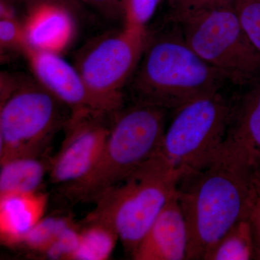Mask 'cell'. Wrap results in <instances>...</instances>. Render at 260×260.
<instances>
[{
  "mask_svg": "<svg viewBox=\"0 0 260 260\" xmlns=\"http://www.w3.org/2000/svg\"><path fill=\"white\" fill-rule=\"evenodd\" d=\"M222 150L252 168L260 179V76L233 106Z\"/></svg>",
  "mask_w": 260,
  "mask_h": 260,
  "instance_id": "8fae6325",
  "label": "cell"
},
{
  "mask_svg": "<svg viewBox=\"0 0 260 260\" xmlns=\"http://www.w3.org/2000/svg\"><path fill=\"white\" fill-rule=\"evenodd\" d=\"M181 174L157 153L94 200L85 220L107 224L131 256L176 194Z\"/></svg>",
  "mask_w": 260,
  "mask_h": 260,
  "instance_id": "277c9868",
  "label": "cell"
},
{
  "mask_svg": "<svg viewBox=\"0 0 260 260\" xmlns=\"http://www.w3.org/2000/svg\"><path fill=\"white\" fill-rule=\"evenodd\" d=\"M239 0H169L172 19L200 10L234 7Z\"/></svg>",
  "mask_w": 260,
  "mask_h": 260,
  "instance_id": "603a6c76",
  "label": "cell"
},
{
  "mask_svg": "<svg viewBox=\"0 0 260 260\" xmlns=\"http://www.w3.org/2000/svg\"><path fill=\"white\" fill-rule=\"evenodd\" d=\"M80 225L73 222L65 228L43 255L49 259H71L79 245Z\"/></svg>",
  "mask_w": 260,
  "mask_h": 260,
  "instance_id": "44dd1931",
  "label": "cell"
},
{
  "mask_svg": "<svg viewBox=\"0 0 260 260\" xmlns=\"http://www.w3.org/2000/svg\"><path fill=\"white\" fill-rule=\"evenodd\" d=\"M118 241L117 234L107 224L84 220L80 225L79 245L71 259H108L112 255Z\"/></svg>",
  "mask_w": 260,
  "mask_h": 260,
  "instance_id": "e0dca14e",
  "label": "cell"
},
{
  "mask_svg": "<svg viewBox=\"0 0 260 260\" xmlns=\"http://www.w3.org/2000/svg\"><path fill=\"white\" fill-rule=\"evenodd\" d=\"M172 20L188 46L227 80L245 85L260 76V53L248 39L234 7L200 10Z\"/></svg>",
  "mask_w": 260,
  "mask_h": 260,
  "instance_id": "8992f818",
  "label": "cell"
},
{
  "mask_svg": "<svg viewBox=\"0 0 260 260\" xmlns=\"http://www.w3.org/2000/svg\"><path fill=\"white\" fill-rule=\"evenodd\" d=\"M23 54L34 78L70 112L90 110L112 114L90 91L75 65L65 61L60 54L27 47Z\"/></svg>",
  "mask_w": 260,
  "mask_h": 260,
  "instance_id": "30bf717a",
  "label": "cell"
},
{
  "mask_svg": "<svg viewBox=\"0 0 260 260\" xmlns=\"http://www.w3.org/2000/svg\"><path fill=\"white\" fill-rule=\"evenodd\" d=\"M162 0H122L121 15L124 27L147 30L149 23Z\"/></svg>",
  "mask_w": 260,
  "mask_h": 260,
  "instance_id": "d6986e66",
  "label": "cell"
},
{
  "mask_svg": "<svg viewBox=\"0 0 260 260\" xmlns=\"http://www.w3.org/2000/svg\"><path fill=\"white\" fill-rule=\"evenodd\" d=\"M234 8L248 39L260 53V0H239Z\"/></svg>",
  "mask_w": 260,
  "mask_h": 260,
  "instance_id": "ffe728a7",
  "label": "cell"
},
{
  "mask_svg": "<svg viewBox=\"0 0 260 260\" xmlns=\"http://www.w3.org/2000/svg\"><path fill=\"white\" fill-rule=\"evenodd\" d=\"M232 107L218 91L176 109L158 153L181 177L208 167L221 153Z\"/></svg>",
  "mask_w": 260,
  "mask_h": 260,
  "instance_id": "52a82bcc",
  "label": "cell"
},
{
  "mask_svg": "<svg viewBox=\"0 0 260 260\" xmlns=\"http://www.w3.org/2000/svg\"><path fill=\"white\" fill-rule=\"evenodd\" d=\"M251 224L255 232L256 238L260 244V186L258 189L257 194L251 207L249 214Z\"/></svg>",
  "mask_w": 260,
  "mask_h": 260,
  "instance_id": "d4e9b609",
  "label": "cell"
},
{
  "mask_svg": "<svg viewBox=\"0 0 260 260\" xmlns=\"http://www.w3.org/2000/svg\"><path fill=\"white\" fill-rule=\"evenodd\" d=\"M259 186H260V181H259Z\"/></svg>",
  "mask_w": 260,
  "mask_h": 260,
  "instance_id": "4316f807",
  "label": "cell"
},
{
  "mask_svg": "<svg viewBox=\"0 0 260 260\" xmlns=\"http://www.w3.org/2000/svg\"><path fill=\"white\" fill-rule=\"evenodd\" d=\"M203 260H260V244L249 215L239 220Z\"/></svg>",
  "mask_w": 260,
  "mask_h": 260,
  "instance_id": "2e32d148",
  "label": "cell"
},
{
  "mask_svg": "<svg viewBox=\"0 0 260 260\" xmlns=\"http://www.w3.org/2000/svg\"><path fill=\"white\" fill-rule=\"evenodd\" d=\"M255 171L221 151L208 167L181 177L177 197L187 225L186 260H203L222 237L248 216L257 194Z\"/></svg>",
  "mask_w": 260,
  "mask_h": 260,
  "instance_id": "6da1fadb",
  "label": "cell"
},
{
  "mask_svg": "<svg viewBox=\"0 0 260 260\" xmlns=\"http://www.w3.org/2000/svg\"><path fill=\"white\" fill-rule=\"evenodd\" d=\"M20 1L26 3L29 7L34 5L42 4V3H52V4L62 5L74 13L75 10L79 9L82 0H20Z\"/></svg>",
  "mask_w": 260,
  "mask_h": 260,
  "instance_id": "484cf974",
  "label": "cell"
},
{
  "mask_svg": "<svg viewBox=\"0 0 260 260\" xmlns=\"http://www.w3.org/2000/svg\"><path fill=\"white\" fill-rule=\"evenodd\" d=\"M188 243L177 191L130 256L135 260H186Z\"/></svg>",
  "mask_w": 260,
  "mask_h": 260,
  "instance_id": "7c38bea8",
  "label": "cell"
},
{
  "mask_svg": "<svg viewBox=\"0 0 260 260\" xmlns=\"http://www.w3.org/2000/svg\"><path fill=\"white\" fill-rule=\"evenodd\" d=\"M46 153L20 155L0 162V195L40 191L50 168L51 158Z\"/></svg>",
  "mask_w": 260,
  "mask_h": 260,
  "instance_id": "9a60e30c",
  "label": "cell"
},
{
  "mask_svg": "<svg viewBox=\"0 0 260 260\" xmlns=\"http://www.w3.org/2000/svg\"><path fill=\"white\" fill-rule=\"evenodd\" d=\"M121 1L122 0H82L102 14L113 18L118 15L121 16Z\"/></svg>",
  "mask_w": 260,
  "mask_h": 260,
  "instance_id": "cb8c5ba5",
  "label": "cell"
},
{
  "mask_svg": "<svg viewBox=\"0 0 260 260\" xmlns=\"http://www.w3.org/2000/svg\"><path fill=\"white\" fill-rule=\"evenodd\" d=\"M131 88L136 102L177 109L220 91L227 79L188 46L180 30L147 38Z\"/></svg>",
  "mask_w": 260,
  "mask_h": 260,
  "instance_id": "7a4b0ae2",
  "label": "cell"
},
{
  "mask_svg": "<svg viewBox=\"0 0 260 260\" xmlns=\"http://www.w3.org/2000/svg\"><path fill=\"white\" fill-rule=\"evenodd\" d=\"M73 222L68 215L44 216L28 233L22 246L43 255L59 234Z\"/></svg>",
  "mask_w": 260,
  "mask_h": 260,
  "instance_id": "ac0fdd59",
  "label": "cell"
},
{
  "mask_svg": "<svg viewBox=\"0 0 260 260\" xmlns=\"http://www.w3.org/2000/svg\"><path fill=\"white\" fill-rule=\"evenodd\" d=\"M148 34L123 27L95 38L77 55L75 68L109 113L123 107V88L138 68Z\"/></svg>",
  "mask_w": 260,
  "mask_h": 260,
  "instance_id": "ba28073f",
  "label": "cell"
},
{
  "mask_svg": "<svg viewBox=\"0 0 260 260\" xmlns=\"http://www.w3.org/2000/svg\"><path fill=\"white\" fill-rule=\"evenodd\" d=\"M48 197L42 191L0 195V239L8 246H22L44 216Z\"/></svg>",
  "mask_w": 260,
  "mask_h": 260,
  "instance_id": "5bb4252c",
  "label": "cell"
},
{
  "mask_svg": "<svg viewBox=\"0 0 260 260\" xmlns=\"http://www.w3.org/2000/svg\"><path fill=\"white\" fill-rule=\"evenodd\" d=\"M112 114L81 110L70 112L60 148L51 157L49 177L67 187L83 180L100 158L110 129Z\"/></svg>",
  "mask_w": 260,
  "mask_h": 260,
  "instance_id": "9c48e42d",
  "label": "cell"
},
{
  "mask_svg": "<svg viewBox=\"0 0 260 260\" xmlns=\"http://www.w3.org/2000/svg\"><path fill=\"white\" fill-rule=\"evenodd\" d=\"M64 107L35 78L2 76L0 162L47 152L69 118Z\"/></svg>",
  "mask_w": 260,
  "mask_h": 260,
  "instance_id": "5b68a950",
  "label": "cell"
},
{
  "mask_svg": "<svg viewBox=\"0 0 260 260\" xmlns=\"http://www.w3.org/2000/svg\"><path fill=\"white\" fill-rule=\"evenodd\" d=\"M73 13L66 7L52 3L29 7L23 22L26 47L60 54L74 39Z\"/></svg>",
  "mask_w": 260,
  "mask_h": 260,
  "instance_id": "4fadbf2b",
  "label": "cell"
},
{
  "mask_svg": "<svg viewBox=\"0 0 260 260\" xmlns=\"http://www.w3.org/2000/svg\"><path fill=\"white\" fill-rule=\"evenodd\" d=\"M165 109L143 103L121 108L111 116L100 158L83 180L62 188L73 203H93L159 151L165 133Z\"/></svg>",
  "mask_w": 260,
  "mask_h": 260,
  "instance_id": "3957f363",
  "label": "cell"
},
{
  "mask_svg": "<svg viewBox=\"0 0 260 260\" xmlns=\"http://www.w3.org/2000/svg\"><path fill=\"white\" fill-rule=\"evenodd\" d=\"M0 45L4 50L23 52L26 42L23 22L16 16L0 17Z\"/></svg>",
  "mask_w": 260,
  "mask_h": 260,
  "instance_id": "7402d4cb",
  "label": "cell"
}]
</instances>
